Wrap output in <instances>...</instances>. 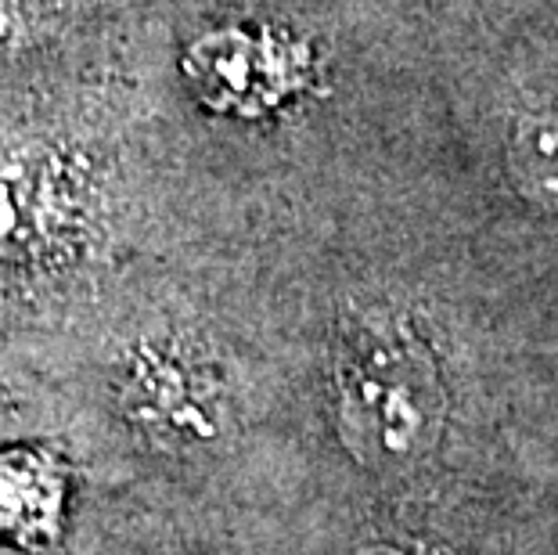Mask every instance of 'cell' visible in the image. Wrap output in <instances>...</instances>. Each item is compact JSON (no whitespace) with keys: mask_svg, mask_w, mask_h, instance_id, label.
<instances>
[{"mask_svg":"<svg viewBox=\"0 0 558 555\" xmlns=\"http://www.w3.org/2000/svg\"><path fill=\"white\" fill-rule=\"evenodd\" d=\"M339 430L367 469L422 462L444 430V389L429 347L389 314L347 328L336 353Z\"/></svg>","mask_w":558,"mask_h":555,"instance_id":"6da1fadb","label":"cell"},{"mask_svg":"<svg viewBox=\"0 0 558 555\" xmlns=\"http://www.w3.org/2000/svg\"><path fill=\"white\" fill-rule=\"evenodd\" d=\"M123 411L159 444H209L228 430V383L206 353L181 339L145 342L123 375Z\"/></svg>","mask_w":558,"mask_h":555,"instance_id":"7a4b0ae2","label":"cell"},{"mask_svg":"<svg viewBox=\"0 0 558 555\" xmlns=\"http://www.w3.org/2000/svg\"><path fill=\"white\" fill-rule=\"evenodd\" d=\"M187 76L209 109L267 116L314 80L311 51L281 33L217 29L187 51Z\"/></svg>","mask_w":558,"mask_h":555,"instance_id":"3957f363","label":"cell"},{"mask_svg":"<svg viewBox=\"0 0 558 555\" xmlns=\"http://www.w3.org/2000/svg\"><path fill=\"white\" fill-rule=\"evenodd\" d=\"M73 214V192L47 162L22 159L0 170V253L33 256L58 242Z\"/></svg>","mask_w":558,"mask_h":555,"instance_id":"277c9868","label":"cell"},{"mask_svg":"<svg viewBox=\"0 0 558 555\" xmlns=\"http://www.w3.org/2000/svg\"><path fill=\"white\" fill-rule=\"evenodd\" d=\"M65 505L62 472L37 451L0 455V541L47 545L58 534Z\"/></svg>","mask_w":558,"mask_h":555,"instance_id":"5b68a950","label":"cell"},{"mask_svg":"<svg viewBox=\"0 0 558 555\" xmlns=\"http://www.w3.org/2000/svg\"><path fill=\"white\" fill-rule=\"evenodd\" d=\"M508 170L522 198L558 214V105L515 116L508 134Z\"/></svg>","mask_w":558,"mask_h":555,"instance_id":"8992f818","label":"cell"},{"mask_svg":"<svg viewBox=\"0 0 558 555\" xmlns=\"http://www.w3.org/2000/svg\"><path fill=\"white\" fill-rule=\"evenodd\" d=\"M361 555H397L393 548H364Z\"/></svg>","mask_w":558,"mask_h":555,"instance_id":"52a82bcc","label":"cell"}]
</instances>
